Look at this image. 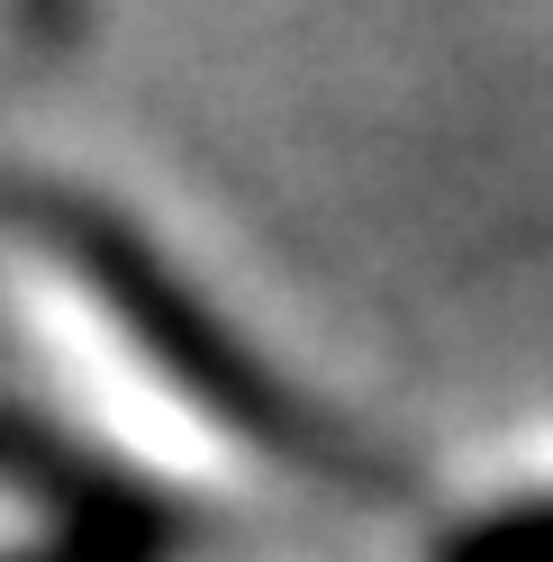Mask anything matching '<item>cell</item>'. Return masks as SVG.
<instances>
[{
	"instance_id": "1",
	"label": "cell",
	"mask_w": 553,
	"mask_h": 562,
	"mask_svg": "<svg viewBox=\"0 0 553 562\" xmlns=\"http://www.w3.org/2000/svg\"><path fill=\"white\" fill-rule=\"evenodd\" d=\"M19 19L37 27V37H55V46H64V37H82V19H91V0H19Z\"/></svg>"
}]
</instances>
